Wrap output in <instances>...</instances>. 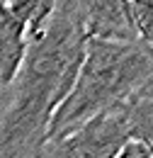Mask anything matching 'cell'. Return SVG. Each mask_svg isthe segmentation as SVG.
Wrapping results in <instances>:
<instances>
[{"mask_svg": "<svg viewBox=\"0 0 153 158\" xmlns=\"http://www.w3.org/2000/svg\"><path fill=\"white\" fill-rule=\"evenodd\" d=\"M143 95H146V98H153V85L148 88V90H146V93H143Z\"/></svg>", "mask_w": 153, "mask_h": 158, "instance_id": "10", "label": "cell"}, {"mask_svg": "<svg viewBox=\"0 0 153 158\" xmlns=\"http://www.w3.org/2000/svg\"><path fill=\"white\" fill-rule=\"evenodd\" d=\"M126 110H110L83 122L66 136L46 141L41 158H117L129 141Z\"/></svg>", "mask_w": 153, "mask_h": 158, "instance_id": "3", "label": "cell"}, {"mask_svg": "<svg viewBox=\"0 0 153 158\" xmlns=\"http://www.w3.org/2000/svg\"><path fill=\"white\" fill-rule=\"evenodd\" d=\"M136 41L153 49V0H126Z\"/></svg>", "mask_w": 153, "mask_h": 158, "instance_id": "8", "label": "cell"}, {"mask_svg": "<svg viewBox=\"0 0 153 158\" xmlns=\"http://www.w3.org/2000/svg\"><path fill=\"white\" fill-rule=\"evenodd\" d=\"M78 7L88 39L136 41L126 0H73Z\"/></svg>", "mask_w": 153, "mask_h": 158, "instance_id": "4", "label": "cell"}, {"mask_svg": "<svg viewBox=\"0 0 153 158\" xmlns=\"http://www.w3.org/2000/svg\"><path fill=\"white\" fill-rule=\"evenodd\" d=\"M27 24L2 2L0 5V88L10 85L27 51Z\"/></svg>", "mask_w": 153, "mask_h": 158, "instance_id": "5", "label": "cell"}, {"mask_svg": "<svg viewBox=\"0 0 153 158\" xmlns=\"http://www.w3.org/2000/svg\"><path fill=\"white\" fill-rule=\"evenodd\" d=\"M56 2L58 0H7L5 5L27 24V37H32L39 27L49 20V15L54 12Z\"/></svg>", "mask_w": 153, "mask_h": 158, "instance_id": "7", "label": "cell"}, {"mask_svg": "<svg viewBox=\"0 0 153 158\" xmlns=\"http://www.w3.org/2000/svg\"><path fill=\"white\" fill-rule=\"evenodd\" d=\"M153 85V49L141 41L88 39L76 83L58 105L46 141L66 136L83 122L129 107Z\"/></svg>", "mask_w": 153, "mask_h": 158, "instance_id": "2", "label": "cell"}, {"mask_svg": "<svg viewBox=\"0 0 153 158\" xmlns=\"http://www.w3.org/2000/svg\"><path fill=\"white\" fill-rule=\"evenodd\" d=\"M88 32L73 0H58L27 39L10 85L0 90V158H41L49 124L76 83Z\"/></svg>", "mask_w": 153, "mask_h": 158, "instance_id": "1", "label": "cell"}, {"mask_svg": "<svg viewBox=\"0 0 153 158\" xmlns=\"http://www.w3.org/2000/svg\"><path fill=\"white\" fill-rule=\"evenodd\" d=\"M117 158H153V156L139 143V141H131V139H129V141L124 143V148L119 151V156H117Z\"/></svg>", "mask_w": 153, "mask_h": 158, "instance_id": "9", "label": "cell"}, {"mask_svg": "<svg viewBox=\"0 0 153 158\" xmlns=\"http://www.w3.org/2000/svg\"><path fill=\"white\" fill-rule=\"evenodd\" d=\"M2 2H7V0H0V5H2Z\"/></svg>", "mask_w": 153, "mask_h": 158, "instance_id": "11", "label": "cell"}, {"mask_svg": "<svg viewBox=\"0 0 153 158\" xmlns=\"http://www.w3.org/2000/svg\"><path fill=\"white\" fill-rule=\"evenodd\" d=\"M126 129L129 139L139 141L153 156V98H136L126 110Z\"/></svg>", "mask_w": 153, "mask_h": 158, "instance_id": "6", "label": "cell"}]
</instances>
